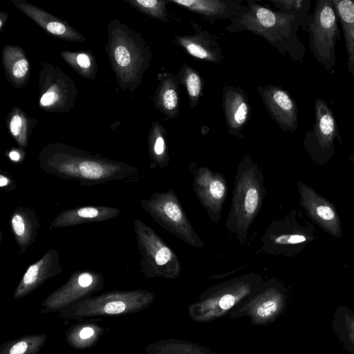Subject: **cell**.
<instances>
[{
    "instance_id": "obj_21",
    "label": "cell",
    "mask_w": 354,
    "mask_h": 354,
    "mask_svg": "<svg viewBox=\"0 0 354 354\" xmlns=\"http://www.w3.org/2000/svg\"><path fill=\"white\" fill-rule=\"evenodd\" d=\"M222 102L229 133L240 137L250 116V107L246 94L241 88L225 85Z\"/></svg>"
},
{
    "instance_id": "obj_22",
    "label": "cell",
    "mask_w": 354,
    "mask_h": 354,
    "mask_svg": "<svg viewBox=\"0 0 354 354\" xmlns=\"http://www.w3.org/2000/svg\"><path fill=\"white\" fill-rule=\"evenodd\" d=\"M192 35H176L174 39L189 55L212 63L218 64L224 58L223 49L209 32L193 24Z\"/></svg>"
},
{
    "instance_id": "obj_13",
    "label": "cell",
    "mask_w": 354,
    "mask_h": 354,
    "mask_svg": "<svg viewBox=\"0 0 354 354\" xmlns=\"http://www.w3.org/2000/svg\"><path fill=\"white\" fill-rule=\"evenodd\" d=\"M315 120L311 130L306 134L304 145L317 161H326L334 153V141L340 140L338 126L333 112L323 100H315Z\"/></svg>"
},
{
    "instance_id": "obj_34",
    "label": "cell",
    "mask_w": 354,
    "mask_h": 354,
    "mask_svg": "<svg viewBox=\"0 0 354 354\" xmlns=\"http://www.w3.org/2000/svg\"><path fill=\"white\" fill-rule=\"evenodd\" d=\"M30 123L29 118L18 108H13L8 115V126L10 133L23 148H26L28 145L31 133Z\"/></svg>"
},
{
    "instance_id": "obj_19",
    "label": "cell",
    "mask_w": 354,
    "mask_h": 354,
    "mask_svg": "<svg viewBox=\"0 0 354 354\" xmlns=\"http://www.w3.org/2000/svg\"><path fill=\"white\" fill-rule=\"evenodd\" d=\"M120 210L106 205H82L60 212L53 220L49 230L76 226L84 223L104 222L116 218Z\"/></svg>"
},
{
    "instance_id": "obj_4",
    "label": "cell",
    "mask_w": 354,
    "mask_h": 354,
    "mask_svg": "<svg viewBox=\"0 0 354 354\" xmlns=\"http://www.w3.org/2000/svg\"><path fill=\"white\" fill-rule=\"evenodd\" d=\"M108 33L106 50L118 84L123 90L133 91L149 66L151 49L139 33L118 20L109 23Z\"/></svg>"
},
{
    "instance_id": "obj_5",
    "label": "cell",
    "mask_w": 354,
    "mask_h": 354,
    "mask_svg": "<svg viewBox=\"0 0 354 354\" xmlns=\"http://www.w3.org/2000/svg\"><path fill=\"white\" fill-rule=\"evenodd\" d=\"M263 281L261 274L248 272L212 286L189 304V315L196 322L214 321L254 292Z\"/></svg>"
},
{
    "instance_id": "obj_15",
    "label": "cell",
    "mask_w": 354,
    "mask_h": 354,
    "mask_svg": "<svg viewBox=\"0 0 354 354\" xmlns=\"http://www.w3.org/2000/svg\"><path fill=\"white\" fill-rule=\"evenodd\" d=\"M227 188L223 174L207 167H200L196 170L193 179L194 192L209 219L215 224H218L221 218Z\"/></svg>"
},
{
    "instance_id": "obj_31",
    "label": "cell",
    "mask_w": 354,
    "mask_h": 354,
    "mask_svg": "<svg viewBox=\"0 0 354 354\" xmlns=\"http://www.w3.org/2000/svg\"><path fill=\"white\" fill-rule=\"evenodd\" d=\"M166 138L164 127L158 122H153L148 136L149 156L153 167L164 169L169 163L170 156Z\"/></svg>"
},
{
    "instance_id": "obj_39",
    "label": "cell",
    "mask_w": 354,
    "mask_h": 354,
    "mask_svg": "<svg viewBox=\"0 0 354 354\" xmlns=\"http://www.w3.org/2000/svg\"><path fill=\"white\" fill-rule=\"evenodd\" d=\"M8 157L10 159V160L15 162H19L23 159L21 158V154L19 153L17 150H12L8 153Z\"/></svg>"
},
{
    "instance_id": "obj_33",
    "label": "cell",
    "mask_w": 354,
    "mask_h": 354,
    "mask_svg": "<svg viewBox=\"0 0 354 354\" xmlns=\"http://www.w3.org/2000/svg\"><path fill=\"white\" fill-rule=\"evenodd\" d=\"M179 83L183 84L187 92L189 104L194 109L198 103L203 92V80L198 72L191 66L184 64L177 73Z\"/></svg>"
},
{
    "instance_id": "obj_10",
    "label": "cell",
    "mask_w": 354,
    "mask_h": 354,
    "mask_svg": "<svg viewBox=\"0 0 354 354\" xmlns=\"http://www.w3.org/2000/svg\"><path fill=\"white\" fill-rule=\"evenodd\" d=\"M286 301L287 289L277 279L271 278L234 306L227 315L233 319L248 317L252 326H267L283 313Z\"/></svg>"
},
{
    "instance_id": "obj_32",
    "label": "cell",
    "mask_w": 354,
    "mask_h": 354,
    "mask_svg": "<svg viewBox=\"0 0 354 354\" xmlns=\"http://www.w3.org/2000/svg\"><path fill=\"white\" fill-rule=\"evenodd\" d=\"M46 334H32L3 343L0 354H38L46 343Z\"/></svg>"
},
{
    "instance_id": "obj_11",
    "label": "cell",
    "mask_w": 354,
    "mask_h": 354,
    "mask_svg": "<svg viewBox=\"0 0 354 354\" xmlns=\"http://www.w3.org/2000/svg\"><path fill=\"white\" fill-rule=\"evenodd\" d=\"M295 209L283 218L272 221L260 238L259 252L292 257L314 239L313 227L301 225Z\"/></svg>"
},
{
    "instance_id": "obj_12",
    "label": "cell",
    "mask_w": 354,
    "mask_h": 354,
    "mask_svg": "<svg viewBox=\"0 0 354 354\" xmlns=\"http://www.w3.org/2000/svg\"><path fill=\"white\" fill-rule=\"evenodd\" d=\"M103 275L91 270H80L71 274L59 288L49 294L41 302L40 314L55 313L104 288Z\"/></svg>"
},
{
    "instance_id": "obj_38",
    "label": "cell",
    "mask_w": 354,
    "mask_h": 354,
    "mask_svg": "<svg viewBox=\"0 0 354 354\" xmlns=\"http://www.w3.org/2000/svg\"><path fill=\"white\" fill-rule=\"evenodd\" d=\"M0 187L4 191H11L16 187L14 180L7 172L0 174Z\"/></svg>"
},
{
    "instance_id": "obj_17",
    "label": "cell",
    "mask_w": 354,
    "mask_h": 354,
    "mask_svg": "<svg viewBox=\"0 0 354 354\" xmlns=\"http://www.w3.org/2000/svg\"><path fill=\"white\" fill-rule=\"evenodd\" d=\"M257 88L270 116L279 127L285 131H295L299 124L298 109L290 94L274 85Z\"/></svg>"
},
{
    "instance_id": "obj_9",
    "label": "cell",
    "mask_w": 354,
    "mask_h": 354,
    "mask_svg": "<svg viewBox=\"0 0 354 354\" xmlns=\"http://www.w3.org/2000/svg\"><path fill=\"white\" fill-rule=\"evenodd\" d=\"M140 204L161 227L186 244L198 249L205 246L173 189L155 192L148 199L140 200Z\"/></svg>"
},
{
    "instance_id": "obj_6",
    "label": "cell",
    "mask_w": 354,
    "mask_h": 354,
    "mask_svg": "<svg viewBox=\"0 0 354 354\" xmlns=\"http://www.w3.org/2000/svg\"><path fill=\"white\" fill-rule=\"evenodd\" d=\"M155 299V292L149 290H111L82 299L57 313L64 320L76 321L124 315L145 310Z\"/></svg>"
},
{
    "instance_id": "obj_24",
    "label": "cell",
    "mask_w": 354,
    "mask_h": 354,
    "mask_svg": "<svg viewBox=\"0 0 354 354\" xmlns=\"http://www.w3.org/2000/svg\"><path fill=\"white\" fill-rule=\"evenodd\" d=\"M9 223L19 253L25 252L35 241L41 228L35 209L25 206L15 208L10 216Z\"/></svg>"
},
{
    "instance_id": "obj_7",
    "label": "cell",
    "mask_w": 354,
    "mask_h": 354,
    "mask_svg": "<svg viewBox=\"0 0 354 354\" xmlns=\"http://www.w3.org/2000/svg\"><path fill=\"white\" fill-rule=\"evenodd\" d=\"M139 252V266L146 279L162 277L176 279L181 273V264L176 252L151 228L140 218L133 221Z\"/></svg>"
},
{
    "instance_id": "obj_35",
    "label": "cell",
    "mask_w": 354,
    "mask_h": 354,
    "mask_svg": "<svg viewBox=\"0 0 354 354\" xmlns=\"http://www.w3.org/2000/svg\"><path fill=\"white\" fill-rule=\"evenodd\" d=\"M63 58L68 64L82 76L92 79L95 78L97 66L93 55L87 53H61Z\"/></svg>"
},
{
    "instance_id": "obj_29",
    "label": "cell",
    "mask_w": 354,
    "mask_h": 354,
    "mask_svg": "<svg viewBox=\"0 0 354 354\" xmlns=\"http://www.w3.org/2000/svg\"><path fill=\"white\" fill-rule=\"evenodd\" d=\"M331 326L342 347L350 354H354V312L344 306H338Z\"/></svg>"
},
{
    "instance_id": "obj_3",
    "label": "cell",
    "mask_w": 354,
    "mask_h": 354,
    "mask_svg": "<svg viewBox=\"0 0 354 354\" xmlns=\"http://www.w3.org/2000/svg\"><path fill=\"white\" fill-rule=\"evenodd\" d=\"M266 195L264 176L249 155L239 162L225 227L240 243L248 241L250 227L259 213Z\"/></svg>"
},
{
    "instance_id": "obj_23",
    "label": "cell",
    "mask_w": 354,
    "mask_h": 354,
    "mask_svg": "<svg viewBox=\"0 0 354 354\" xmlns=\"http://www.w3.org/2000/svg\"><path fill=\"white\" fill-rule=\"evenodd\" d=\"M15 6L48 34L70 41H85V37L55 16L23 0H13Z\"/></svg>"
},
{
    "instance_id": "obj_20",
    "label": "cell",
    "mask_w": 354,
    "mask_h": 354,
    "mask_svg": "<svg viewBox=\"0 0 354 354\" xmlns=\"http://www.w3.org/2000/svg\"><path fill=\"white\" fill-rule=\"evenodd\" d=\"M213 24L217 20L231 19L243 14L246 6L241 0H169Z\"/></svg>"
},
{
    "instance_id": "obj_36",
    "label": "cell",
    "mask_w": 354,
    "mask_h": 354,
    "mask_svg": "<svg viewBox=\"0 0 354 354\" xmlns=\"http://www.w3.org/2000/svg\"><path fill=\"white\" fill-rule=\"evenodd\" d=\"M140 12L162 21L167 22L166 9L169 0H124Z\"/></svg>"
},
{
    "instance_id": "obj_28",
    "label": "cell",
    "mask_w": 354,
    "mask_h": 354,
    "mask_svg": "<svg viewBox=\"0 0 354 354\" xmlns=\"http://www.w3.org/2000/svg\"><path fill=\"white\" fill-rule=\"evenodd\" d=\"M343 34L347 53V66L354 89V1L332 0Z\"/></svg>"
},
{
    "instance_id": "obj_2",
    "label": "cell",
    "mask_w": 354,
    "mask_h": 354,
    "mask_svg": "<svg viewBox=\"0 0 354 354\" xmlns=\"http://www.w3.org/2000/svg\"><path fill=\"white\" fill-rule=\"evenodd\" d=\"M245 12L231 18L225 30L234 33L248 31L265 39L279 52L295 62H302L306 47L299 40V27L306 30V22L295 15L273 10L253 0H247Z\"/></svg>"
},
{
    "instance_id": "obj_25",
    "label": "cell",
    "mask_w": 354,
    "mask_h": 354,
    "mask_svg": "<svg viewBox=\"0 0 354 354\" xmlns=\"http://www.w3.org/2000/svg\"><path fill=\"white\" fill-rule=\"evenodd\" d=\"M179 82L177 75L171 73L160 75L159 84L153 97L154 106L169 118L179 115Z\"/></svg>"
},
{
    "instance_id": "obj_18",
    "label": "cell",
    "mask_w": 354,
    "mask_h": 354,
    "mask_svg": "<svg viewBox=\"0 0 354 354\" xmlns=\"http://www.w3.org/2000/svg\"><path fill=\"white\" fill-rule=\"evenodd\" d=\"M64 270L59 252L55 249L48 250L38 261L27 268L14 291L12 299L25 297L47 280L61 274Z\"/></svg>"
},
{
    "instance_id": "obj_14",
    "label": "cell",
    "mask_w": 354,
    "mask_h": 354,
    "mask_svg": "<svg viewBox=\"0 0 354 354\" xmlns=\"http://www.w3.org/2000/svg\"><path fill=\"white\" fill-rule=\"evenodd\" d=\"M39 77V106L48 112L69 111L77 94L73 80L58 67L46 63Z\"/></svg>"
},
{
    "instance_id": "obj_27",
    "label": "cell",
    "mask_w": 354,
    "mask_h": 354,
    "mask_svg": "<svg viewBox=\"0 0 354 354\" xmlns=\"http://www.w3.org/2000/svg\"><path fill=\"white\" fill-rule=\"evenodd\" d=\"M106 329L93 320H80L65 332L67 344L74 349L85 350L97 344Z\"/></svg>"
},
{
    "instance_id": "obj_37",
    "label": "cell",
    "mask_w": 354,
    "mask_h": 354,
    "mask_svg": "<svg viewBox=\"0 0 354 354\" xmlns=\"http://www.w3.org/2000/svg\"><path fill=\"white\" fill-rule=\"evenodd\" d=\"M279 11L295 15L306 22L311 0H268Z\"/></svg>"
},
{
    "instance_id": "obj_16",
    "label": "cell",
    "mask_w": 354,
    "mask_h": 354,
    "mask_svg": "<svg viewBox=\"0 0 354 354\" xmlns=\"http://www.w3.org/2000/svg\"><path fill=\"white\" fill-rule=\"evenodd\" d=\"M297 187L300 204L308 216L323 230L340 239V220L333 204L301 181H298Z\"/></svg>"
},
{
    "instance_id": "obj_30",
    "label": "cell",
    "mask_w": 354,
    "mask_h": 354,
    "mask_svg": "<svg viewBox=\"0 0 354 354\" xmlns=\"http://www.w3.org/2000/svg\"><path fill=\"white\" fill-rule=\"evenodd\" d=\"M145 352L147 354H216L198 343L176 339H162L149 344L145 348Z\"/></svg>"
},
{
    "instance_id": "obj_8",
    "label": "cell",
    "mask_w": 354,
    "mask_h": 354,
    "mask_svg": "<svg viewBox=\"0 0 354 354\" xmlns=\"http://www.w3.org/2000/svg\"><path fill=\"white\" fill-rule=\"evenodd\" d=\"M338 21L332 0H317L306 21L310 52L329 73L336 65L335 46L340 37Z\"/></svg>"
},
{
    "instance_id": "obj_26",
    "label": "cell",
    "mask_w": 354,
    "mask_h": 354,
    "mask_svg": "<svg viewBox=\"0 0 354 354\" xmlns=\"http://www.w3.org/2000/svg\"><path fill=\"white\" fill-rule=\"evenodd\" d=\"M2 60L8 80L16 88L24 86L29 79L30 65L23 49L17 46H5Z\"/></svg>"
},
{
    "instance_id": "obj_1",
    "label": "cell",
    "mask_w": 354,
    "mask_h": 354,
    "mask_svg": "<svg viewBox=\"0 0 354 354\" xmlns=\"http://www.w3.org/2000/svg\"><path fill=\"white\" fill-rule=\"evenodd\" d=\"M38 162L46 174L77 181L82 186L115 181L131 183L139 178V170L134 166L59 142L45 145Z\"/></svg>"
}]
</instances>
